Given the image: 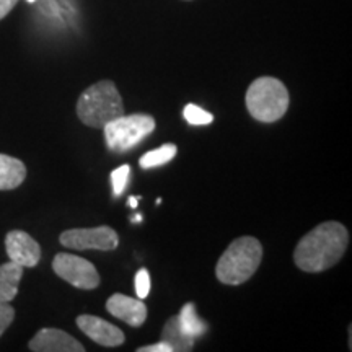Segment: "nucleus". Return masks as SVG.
I'll return each instance as SVG.
<instances>
[{"label":"nucleus","instance_id":"obj_11","mask_svg":"<svg viewBox=\"0 0 352 352\" xmlns=\"http://www.w3.org/2000/svg\"><path fill=\"white\" fill-rule=\"evenodd\" d=\"M107 310L134 328L142 327L144 321L147 320V307L144 305V302H140V298L127 297L124 294H114L113 297H109Z\"/></svg>","mask_w":352,"mask_h":352},{"label":"nucleus","instance_id":"obj_1","mask_svg":"<svg viewBox=\"0 0 352 352\" xmlns=\"http://www.w3.org/2000/svg\"><path fill=\"white\" fill-rule=\"evenodd\" d=\"M347 243L349 233L342 223L324 222L298 241L294 252V261L298 270L305 272L327 271L342 258Z\"/></svg>","mask_w":352,"mask_h":352},{"label":"nucleus","instance_id":"obj_13","mask_svg":"<svg viewBox=\"0 0 352 352\" xmlns=\"http://www.w3.org/2000/svg\"><path fill=\"white\" fill-rule=\"evenodd\" d=\"M23 276V266L8 261L0 266V302H12L19 294V284Z\"/></svg>","mask_w":352,"mask_h":352},{"label":"nucleus","instance_id":"obj_6","mask_svg":"<svg viewBox=\"0 0 352 352\" xmlns=\"http://www.w3.org/2000/svg\"><path fill=\"white\" fill-rule=\"evenodd\" d=\"M52 270L60 279L67 280L77 289L91 290L100 285V274L96 267L90 261L76 256V254H56L54 261H52Z\"/></svg>","mask_w":352,"mask_h":352},{"label":"nucleus","instance_id":"obj_19","mask_svg":"<svg viewBox=\"0 0 352 352\" xmlns=\"http://www.w3.org/2000/svg\"><path fill=\"white\" fill-rule=\"evenodd\" d=\"M148 292H151V276L147 270H140L135 274V294H138V298H145Z\"/></svg>","mask_w":352,"mask_h":352},{"label":"nucleus","instance_id":"obj_14","mask_svg":"<svg viewBox=\"0 0 352 352\" xmlns=\"http://www.w3.org/2000/svg\"><path fill=\"white\" fill-rule=\"evenodd\" d=\"M164 341L166 344H170L173 351H191L192 344H195V340L186 336V334L182 331V328H179L178 316L170 318L168 323L165 324Z\"/></svg>","mask_w":352,"mask_h":352},{"label":"nucleus","instance_id":"obj_20","mask_svg":"<svg viewBox=\"0 0 352 352\" xmlns=\"http://www.w3.org/2000/svg\"><path fill=\"white\" fill-rule=\"evenodd\" d=\"M13 318H15V310L8 305V302H0V336L10 327Z\"/></svg>","mask_w":352,"mask_h":352},{"label":"nucleus","instance_id":"obj_8","mask_svg":"<svg viewBox=\"0 0 352 352\" xmlns=\"http://www.w3.org/2000/svg\"><path fill=\"white\" fill-rule=\"evenodd\" d=\"M6 250L13 263L23 267H34L41 259V246L26 232L12 230L6 236Z\"/></svg>","mask_w":352,"mask_h":352},{"label":"nucleus","instance_id":"obj_22","mask_svg":"<svg viewBox=\"0 0 352 352\" xmlns=\"http://www.w3.org/2000/svg\"><path fill=\"white\" fill-rule=\"evenodd\" d=\"M16 3H19V0H0V20L6 19Z\"/></svg>","mask_w":352,"mask_h":352},{"label":"nucleus","instance_id":"obj_5","mask_svg":"<svg viewBox=\"0 0 352 352\" xmlns=\"http://www.w3.org/2000/svg\"><path fill=\"white\" fill-rule=\"evenodd\" d=\"M103 129L111 151L127 152L152 134L155 129V120L148 114H122L118 120L108 122Z\"/></svg>","mask_w":352,"mask_h":352},{"label":"nucleus","instance_id":"obj_15","mask_svg":"<svg viewBox=\"0 0 352 352\" xmlns=\"http://www.w3.org/2000/svg\"><path fill=\"white\" fill-rule=\"evenodd\" d=\"M178 323L182 331L186 334V336L192 338V340L197 336H202L206 331V324L202 323L199 316L196 315L195 303H186V305L183 307L182 314L178 315Z\"/></svg>","mask_w":352,"mask_h":352},{"label":"nucleus","instance_id":"obj_24","mask_svg":"<svg viewBox=\"0 0 352 352\" xmlns=\"http://www.w3.org/2000/svg\"><path fill=\"white\" fill-rule=\"evenodd\" d=\"M26 2H30V3H33V2H36V0H26Z\"/></svg>","mask_w":352,"mask_h":352},{"label":"nucleus","instance_id":"obj_7","mask_svg":"<svg viewBox=\"0 0 352 352\" xmlns=\"http://www.w3.org/2000/svg\"><path fill=\"white\" fill-rule=\"evenodd\" d=\"M60 243L70 250H100L113 252L120 245L118 233L111 227L101 226L95 228H72L60 235Z\"/></svg>","mask_w":352,"mask_h":352},{"label":"nucleus","instance_id":"obj_9","mask_svg":"<svg viewBox=\"0 0 352 352\" xmlns=\"http://www.w3.org/2000/svg\"><path fill=\"white\" fill-rule=\"evenodd\" d=\"M77 327L82 329L83 333L95 341L96 344L107 346V347H116L121 346L126 341L124 333L114 324L108 323V321L98 318V316L91 315H80L77 318Z\"/></svg>","mask_w":352,"mask_h":352},{"label":"nucleus","instance_id":"obj_3","mask_svg":"<svg viewBox=\"0 0 352 352\" xmlns=\"http://www.w3.org/2000/svg\"><path fill=\"white\" fill-rule=\"evenodd\" d=\"M77 114L85 126L104 127L124 114V104L111 80L90 85L77 101Z\"/></svg>","mask_w":352,"mask_h":352},{"label":"nucleus","instance_id":"obj_4","mask_svg":"<svg viewBox=\"0 0 352 352\" xmlns=\"http://www.w3.org/2000/svg\"><path fill=\"white\" fill-rule=\"evenodd\" d=\"M246 108L259 122H276L289 108V91L274 77H259L246 91Z\"/></svg>","mask_w":352,"mask_h":352},{"label":"nucleus","instance_id":"obj_2","mask_svg":"<svg viewBox=\"0 0 352 352\" xmlns=\"http://www.w3.org/2000/svg\"><path fill=\"white\" fill-rule=\"evenodd\" d=\"M263 258V246L253 236H241L220 256L215 276L222 284L240 285L250 280L258 271Z\"/></svg>","mask_w":352,"mask_h":352},{"label":"nucleus","instance_id":"obj_10","mask_svg":"<svg viewBox=\"0 0 352 352\" xmlns=\"http://www.w3.org/2000/svg\"><path fill=\"white\" fill-rule=\"evenodd\" d=\"M30 349L34 352H83L85 347L63 329L44 328L30 341Z\"/></svg>","mask_w":352,"mask_h":352},{"label":"nucleus","instance_id":"obj_12","mask_svg":"<svg viewBox=\"0 0 352 352\" xmlns=\"http://www.w3.org/2000/svg\"><path fill=\"white\" fill-rule=\"evenodd\" d=\"M26 166L19 158L0 153V191L19 188L25 182Z\"/></svg>","mask_w":352,"mask_h":352},{"label":"nucleus","instance_id":"obj_17","mask_svg":"<svg viewBox=\"0 0 352 352\" xmlns=\"http://www.w3.org/2000/svg\"><path fill=\"white\" fill-rule=\"evenodd\" d=\"M183 114H184V120L192 126H208L214 121L212 114L206 111V109L196 107V104H186Z\"/></svg>","mask_w":352,"mask_h":352},{"label":"nucleus","instance_id":"obj_21","mask_svg":"<svg viewBox=\"0 0 352 352\" xmlns=\"http://www.w3.org/2000/svg\"><path fill=\"white\" fill-rule=\"evenodd\" d=\"M139 352H173V349H171V346L166 344L165 341H162V342H157V344L140 347Z\"/></svg>","mask_w":352,"mask_h":352},{"label":"nucleus","instance_id":"obj_16","mask_svg":"<svg viewBox=\"0 0 352 352\" xmlns=\"http://www.w3.org/2000/svg\"><path fill=\"white\" fill-rule=\"evenodd\" d=\"M176 152H178L176 145L165 144V145H162V147L155 148V151L144 153V155L140 157L139 164H140V166H142L144 170L155 168V166H162V165L168 164L170 160H173L175 155H176Z\"/></svg>","mask_w":352,"mask_h":352},{"label":"nucleus","instance_id":"obj_23","mask_svg":"<svg viewBox=\"0 0 352 352\" xmlns=\"http://www.w3.org/2000/svg\"><path fill=\"white\" fill-rule=\"evenodd\" d=\"M138 201L139 199H135V197H129V206H131V208H138Z\"/></svg>","mask_w":352,"mask_h":352},{"label":"nucleus","instance_id":"obj_18","mask_svg":"<svg viewBox=\"0 0 352 352\" xmlns=\"http://www.w3.org/2000/svg\"><path fill=\"white\" fill-rule=\"evenodd\" d=\"M129 173H131L129 165H122L111 173V184H113L114 197H120L122 192H124L127 182H129Z\"/></svg>","mask_w":352,"mask_h":352}]
</instances>
